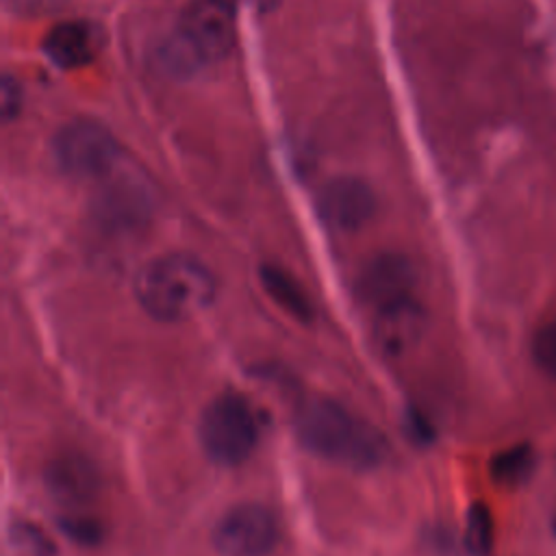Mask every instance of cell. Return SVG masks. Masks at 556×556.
<instances>
[{
    "label": "cell",
    "instance_id": "21",
    "mask_svg": "<svg viewBox=\"0 0 556 556\" xmlns=\"http://www.w3.org/2000/svg\"><path fill=\"white\" fill-rule=\"evenodd\" d=\"M52 0H13V4H15V11L17 9H24V7H28V11H39L41 7H46V4H50Z\"/></svg>",
    "mask_w": 556,
    "mask_h": 556
},
{
    "label": "cell",
    "instance_id": "14",
    "mask_svg": "<svg viewBox=\"0 0 556 556\" xmlns=\"http://www.w3.org/2000/svg\"><path fill=\"white\" fill-rule=\"evenodd\" d=\"M159 63L161 67L176 78L193 76L206 61L204 56L176 30L167 37L159 48Z\"/></svg>",
    "mask_w": 556,
    "mask_h": 556
},
{
    "label": "cell",
    "instance_id": "10",
    "mask_svg": "<svg viewBox=\"0 0 556 556\" xmlns=\"http://www.w3.org/2000/svg\"><path fill=\"white\" fill-rule=\"evenodd\" d=\"M415 285V269L408 258L400 254H380L363 267L358 289L376 308L410 295Z\"/></svg>",
    "mask_w": 556,
    "mask_h": 556
},
{
    "label": "cell",
    "instance_id": "1",
    "mask_svg": "<svg viewBox=\"0 0 556 556\" xmlns=\"http://www.w3.org/2000/svg\"><path fill=\"white\" fill-rule=\"evenodd\" d=\"M295 434L315 456L361 471L378 467L387 456L384 437L328 397H311L300 404Z\"/></svg>",
    "mask_w": 556,
    "mask_h": 556
},
{
    "label": "cell",
    "instance_id": "17",
    "mask_svg": "<svg viewBox=\"0 0 556 556\" xmlns=\"http://www.w3.org/2000/svg\"><path fill=\"white\" fill-rule=\"evenodd\" d=\"M59 528L78 545H98L104 536L102 523L87 515H65L59 519Z\"/></svg>",
    "mask_w": 556,
    "mask_h": 556
},
{
    "label": "cell",
    "instance_id": "4",
    "mask_svg": "<svg viewBox=\"0 0 556 556\" xmlns=\"http://www.w3.org/2000/svg\"><path fill=\"white\" fill-rule=\"evenodd\" d=\"M56 165L74 178H102L117 161L113 135L98 122H70L52 141Z\"/></svg>",
    "mask_w": 556,
    "mask_h": 556
},
{
    "label": "cell",
    "instance_id": "22",
    "mask_svg": "<svg viewBox=\"0 0 556 556\" xmlns=\"http://www.w3.org/2000/svg\"><path fill=\"white\" fill-rule=\"evenodd\" d=\"M552 534H554V539H556V517L552 519Z\"/></svg>",
    "mask_w": 556,
    "mask_h": 556
},
{
    "label": "cell",
    "instance_id": "8",
    "mask_svg": "<svg viewBox=\"0 0 556 556\" xmlns=\"http://www.w3.org/2000/svg\"><path fill=\"white\" fill-rule=\"evenodd\" d=\"M46 489L63 506H83L100 491V473L96 465L74 452L54 456L43 473Z\"/></svg>",
    "mask_w": 556,
    "mask_h": 556
},
{
    "label": "cell",
    "instance_id": "23",
    "mask_svg": "<svg viewBox=\"0 0 556 556\" xmlns=\"http://www.w3.org/2000/svg\"><path fill=\"white\" fill-rule=\"evenodd\" d=\"M226 2H228V4H232V7H237V4H239V2H243V0H226Z\"/></svg>",
    "mask_w": 556,
    "mask_h": 556
},
{
    "label": "cell",
    "instance_id": "13",
    "mask_svg": "<svg viewBox=\"0 0 556 556\" xmlns=\"http://www.w3.org/2000/svg\"><path fill=\"white\" fill-rule=\"evenodd\" d=\"M536 469V452L530 443H517L491 458L489 471L495 484L500 486H521L526 484Z\"/></svg>",
    "mask_w": 556,
    "mask_h": 556
},
{
    "label": "cell",
    "instance_id": "3",
    "mask_svg": "<svg viewBox=\"0 0 556 556\" xmlns=\"http://www.w3.org/2000/svg\"><path fill=\"white\" fill-rule=\"evenodd\" d=\"M198 437L213 463L235 467L248 460L254 452L258 443V424L241 395L222 393L202 410Z\"/></svg>",
    "mask_w": 556,
    "mask_h": 556
},
{
    "label": "cell",
    "instance_id": "11",
    "mask_svg": "<svg viewBox=\"0 0 556 556\" xmlns=\"http://www.w3.org/2000/svg\"><path fill=\"white\" fill-rule=\"evenodd\" d=\"M98 48L100 33L91 24L80 20L52 26L43 39L46 56L63 70H76L87 65L96 56Z\"/></svg>",
    "mask_w": 556,
    "mask_h": 556
},
{
    "label": "cell",
    "instance_id": "7",
    "mask_svg": "<svg viewBox=\"0 0 556 556\" xmlns=\"http://www.w3.org/2000/svg\"><path fill=\"white\" fill-rule=\"evenodd\" d=\"M315 206L319 217L330 228L352 232L371 219L376 211V198L361 178L339 176L321 185L315 198Z\"/></svg>",
    "mask_w": 556,
    "mask_h": 556
},
{
    "label": "cell",
    "instance_id": "6",
    "mask_svg": "<svg viewBox=\"0 0 556 556\" xmlns=\"http://www.w3.org/2000/svg\"><path fill=\"white\" fill-rule=\"evenodd\" d=\"M178 33L206 63L224 59L235 43V7L226 0H193L180 15Z\"/></svg>",
    "mask_w": 556,
    "mask_h": 556
},
{
    "label": "cell",
    "instance_id": "16",
    "mask_svg": "<svg viewBox=\"0 0 556 556\" xmlns=\"http://www.w3.org/2000/svg\"><path fill=\"white\" fill-rule=\"evenodd\" d=\"M7 545L11 556H54V543L50 536L28 521H13L9 526Z\"/></svg>",
    "mask_w": 556,
    "mask_h": 556
},
{
    "label": "cell",
    "instance_id": "18",
    "mask_svg": "<svg viewBox=\"0 0 556 556\" xmlns=\"http://www.w3.org/2000/svg\"><path fill=\"white\" fill-rule=\"evenodd\" d=\"M532 358L547 376L556 378V317L534 332Z\"/></svg>",
    "mask_w": 556,
    "mask_h": 556
},
{
    "label": "cell",
    "instance_id": "9",
    "mask_svg": "<svg viewBox=\"0 0 556 556\" xmlns=\"http://www.w3.org/2000/svg\"><path fill=\"white\" fill-rule=\"evenodd\" d=\"M374 334L378 345L391 354L400 356L408 348H413L426 328V313L413 295L393 300L380 308H376Z\"/></svg>",
    "mask_w": 556,
    "mask_h": 556
},
{
    "label": "cell",
    "instance_id": "15",
    "mask_svg": "<svg viewBox=\"0 0 556 556\" xmlns=\"http://www.w3.org/2000/svg\"><path fill=\"white\" fill-rule=\"evenodd\" d=\"M495 523L486 504L476 502L469 506L463 530V545L471 556H486L493 547Z\"/></svg>",
    "mask_w": 556,
    "mask_h": 556
},
{
    "label": "cell",
    "instance_id": "12",
    "mask_svg": "<svg viewBox=\"0 0 556 556\" xmlns=\"http://www.w3.org/2000/svg\"><path fill=\"white\" fill-rule=\"evenodd\" d=\"M258 276L263 282V289L278 306H282L289 315H293L300 321L313 319L311 300L291 274H287L282 267H276V265H263Z\"/></svg>",
    "mask_w": 556,
    "mask_h": 556
},
{
    "label": "cell",
    "instance_id": "2",
    "mask_svg": "<svg viewBox=\"0 0 556 556\" xmlns=\"http://www.w3.org/2000/svg\"><path fill=\"white\" fill-rule=\"evenodd\" d=\"M135 293L143 311L159 321H182L202 313L215 298V278L187 254H167L141 267Z\"/></svg>",
    "mask_w": 556,
    "mask_h": 556
},
{
    "label": "cell",
    "instance_id": "20",
    "mask_svg": "<svg viewBox=\"0 0 556 556\" xmlns=\"http://www.w3.org/2000/svg\"><path fill=\"white\" fill-rule=\"evenodd\" d=\"M20 111V85L11 78H2V117L11 119Z\"/></svg>",
    "mask_w": 556,
    "mask_h": 556
},
{
    "label": "cell",
    "instance_id": "19",
    "mask_svg": "<svg viewBox=\"0 0 556 556\" xmlns=\"http://www.w3.org/2000/svg\"><path fill=\"white\" fill-rule=\"evenodd\" d=\"M404 430L415 445H430L434 441V428L419 408H408L404 417Z\"/></svg>",
    "mask_w": 556,
    "mask_h": 556
},
{
    "label": "cell",
    "instance_id": "5",
    "mask_svg": "<svg viewBox=\"0 0 556 556\" xmlns=\"http://www.w3.org/2000/svg\"><path fill=\"white\" fill-rule=\"evenodd\" d=\"M278 543V523L261 504L243 502L228 508L213 530L219 556H269Z\"/></svg>",
    "mask_w": 556,
    "mask_h": 556
}]
</instances>
